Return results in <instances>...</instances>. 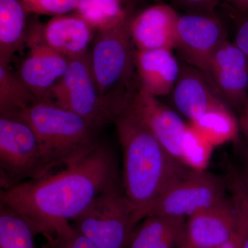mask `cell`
I'll list each match as a JSON object with an SVG mask.
<instances>
[{
  "instance_id": "cell-27",
  "label": "cell",
  "mask_w": 248,
  "mask_h": 248,
  "mask_svg": "<svg viewBox=\"0 0 248 248\" xmlns=\"http://www.w3.org/2000/svg\"><path fill=\"white\" fill-rule=\"evenodd\" d=\"M173 4L186 14L215 11L222 0H171Z\"/></svg>"
},
{
  "instance_id": "cell-1",
  "label": "cell",
  "mask_w": 248,
  "mask_h": 248,
  "mask_svg": "<svg viewBox=\"0 0 248 248\" xmlns=\"http://www.w3.org/2000/svg\"><path fill=\"white\" fill-rule=\"evenodd\" d=\"M121 182L115 154L99 143L91 153L58 172L1 189L0 203L29 222L47 241L71 226L94 199Z\"/></svg>"
},
{
  "instance_id": "cell-5",
  "label": "cell",
  "mask_w": 248,
  "mask_h": 248,
  "mask_svg": "<svg viewBox=\"0 0 248 248\" xmlns=\"http://www.w3.org/2000/svg\"><path fill=\"white\" fill-rule=\"evenodd\" d=\"M72 225L99 248H128L138 224L135 209L119 182L97 196Z\"/></svg>"
},
{
  "instance_id": "cell-30",
  "label": "cell",
  "mask_w": 248,
  "mask_h": 248,
  "mask_svg": "<svg viewBox=\"0 0 248 248\" xmlns=\"http://www.w3.org/2000/svg\"><path fill=\"white\" fill-rule=\"evenodd\" d=\"M240 126L248 139V101L244 108L240 112Z\"/></svg>"
},
{
  "instance_id": "cell-34",
  "label": "cell",
  "mask_w": 248,
  "mask_h": 248,
  "mask_svg": "<svg viewBox=\"0 0 248 248\" xmlns=\"http://www.w3.org/2000/svg\"><path fill=\"white\" fill-rule=\"evenodd\" d=\"M246 162H247V172H248V149L247 153H246Z\"/></svg>"
},
{
  "instance_id": "cell-4",
  "label": "cell",
  "mask_w": 248,
  "mask_h": 248,
  "mask_svg": "<svg viewBox=\"0 0 248 248\" xmlns=\"http://www.w3.org/2000/svg\"><path fill=\"white\" fill-rule=\"evenodd\" d=\"M37 135L18 112L0 114V184L9 188L52 172Z\"/></svg>"
},
{
  "instance_id": "cell-7",
  "label": "cell",
  "mask_w": 248,
  "mask_h": 248,
  "mask_svg": "<svg viewBox=\"0 0 248 248\" xmlns=\"http://www.w3.org/2000/svg\"><path fill=\"white\" fill-rule=\"evenodd\" d=\"M131 19L128 16L117 25L99 31L89 55L99 93L110 102L113 100L110 93L126 86L135 68Z\"/></svg>"
},
{
  "instance_id": "cell-10",
  "label": "cell",
  "mask_w": 248,
  "mask_h": 248,
  "mask_svg": "<svg viewBox=\"0 0 248 248\" xmlns=\"http://www.w3.org/2000/svg\"><path fill=\"white\" fill-rule=\"evenodd\" d=\"M128 102L168 153L187 166L184 140L188 125L177 112L141 86L129 94Z\"/></svg>"
},
{
  "instance_id": "cell-11",
  "label": "cell",
  "mask_w": 248,
  "mask_h": 248,
  "mask_svg": "<svg viewBox=\"0 0 248 248\" xmlns=\"http://www.w3.org/2000/svg\"><path fill=\"white\" fill-rule=\"evenodd\" d=\"M205 74L227 106L241 112L248 101V56L225 41L213 54Z\"/></svg>"
},
{
  "instance_id": "cell-25",
  "label": "cell",
  "mask_w": 248,
  "mask_h": 248,
  "mask_svg": "<svg viewBox=\"0 0 248 248\" xmlns=\"http://www.w3.org/2000/svg\"><path fill=\"white\" fill-rule=\"evenodd\" d=\"M26 11L48 16H62L76 10L78 0H19Z\"/></svg>"
},
{
  "instance_id": "cell-15",
  "label": "cell",
  "mask_w": 248,
  "mask_h": 248,
  "mask_svg": "<svg viewBox=\"0 0 248 248\" xmlns=\"http://www.w3.org/2000/svg\"><path fill=\"white\" fill-rule=\"evenodd\" d=\"M180 15L167 4L148 8L130 22V32L136 50L175 48Z\"/></svg>"
},
{
  "instance_id": "cell-29",
  "label": "cell",
  "mask_w": 248,
  "mask_h": 248,
  "mask_svg": "<svg viewBox=\"0 0 248 248\" xmlns=\"http://www.w3.org/2000/svg\"><path fill=\"white\" fill-rule=\"evenodd\" d=\"M232 8L233 11L244 13L248 11V0H223Z\"/></svg>"
},
{
  "instance_id": "cell-16",
  "label": "cell",
  "mask_w": 248,
  "mask_h": 248,
  "mask_svg": "<svg viewBox=\"0 0 248 248\" xmlns=\"http://www.w3.org/2000/svg\"><path fill=\"white\" fill-rule=\"evenodd\" d=\"M135 68L140 86L155 97L172 93L181 71V62L169 49L135 50Z\"/></svg>"
},
{
  "instance_id": "cell-20",
  "label": "cell",
  "mask_w": 248,
  "mask_h": 248,
  "mask_svg": "<svg viewBox=\"0 0 248 248\" xmlns=\"http://www.w3.org/2000/svg\"><path fill=\"white\" fill-rule=\"evenodd\" d=\"M29 222L9 205L0 203V248H37Z\"/></svg>"
},
{
  "instance_id": "cell-21",
  "label": "cell",
  "mask_w": 248,
  "mask_h": 248,
  "mask_svg": "<svg viewBox=\"0 0 248 248\" xmlns=\"http://www.w3.org/2000/svg\"><path fill=\"white\" fill-rule=\"evenodd\" d=\"M190 125L211 145L231 141L239 132V124L230 108L209 112Z\"/></svg>"
},
{
  "instance_id": "cell-6",
  "label": "cell",
  "mask_w": 248,
  "mask_h": 248,
  "mask_svg": "<svg viewBox=\"0 0 248 248\" xmlns=\"http://www.w3.org/2000/svg\"><path fill=\"white\" fill-rule=\"evenodd\" d=\"M68 59L66 73L50 91L48 102L74 112L99 128L112 122V103L99 93L89 55Z\"/></svg>"
},
{
  "instance_id": "cell-28",
  "label": "cell",
  "mask_w": 248,
  "mask_h": 248,
  "mask_svg": "<svg viewBox=\"0 0 248 248\" xmlns=\"http://www.w3.org/2000/svg\"><path fill=\"white\" fill-rule=\"evenodd\" d=\"M235 23L234 43L248 56V11L239 13L233 11Z\"/></svg>"
},
{
  "instance_id": "cell-17",
  "label": "cell",
  "mask_w": 248,
  "mask_h": 248,
  "mask_svg": "<svg viewBox=\"0 0 248 248\" xmlns=\"http://www.w3.org/2000/svg\"><path fill=\"white\" fill-rule=\"evenodd\" d=\"M92 28L80 16H55L39 33L41 40L67 58L86 53Z\"/></svg>"
},
{
  "instance_id": "cell-19",
  "label": "cell",
  "mask_w": 248,
  "mask_h": 248,
  "mask_svg": "<svg viewBox=\"0 0 248 248\" xmlns=\"http://www.w3.org/2000/svg\"><path fill=\"white\" fill-rule=\"evenodd\" d=\"M26 9L19 0H0V65L9 67L24 40Z\"/></svg>"
},
{
  "instance_id": "cell-31",
  "label": "cell",
  "mask_w": 248,
  "mask_h": 248,
  "mask_svg": "<svg viewBox=\"0 0 248 248\" xmlns=\"http://www.w3.org/2000/svg\"><path fill=\"white\" fill-rule=\"evenodd\" d=\"M213 248H240V246L237 237L236 236V237H234V239L230 240L224 244Z\"/></svg>"
},
{
  "instance_id": "cell-32",
  "label": "cell",
  "mask_w": 248,
  "mask_h": 248,
  "mask_svg": "<svg viewBox=\"0 0 248 248\" xmlns=\"http://www.w3.org/2000/svg\"><path fill=\"white\" fill-rule=\"evenodd\" d=\"M241 177H242L243 182H244L245 187H246V191H247L248 194V172L246 171V174H245L244 175Z\"/></svg>"
},
{
  "instance_id": "cell-26",
  "label": "cell",
  "mask_w": 248,
  "mask_h": 248,
  "mask_svg": "<svg viewBox=\"0 0 248 248\" xmlns=\"http://www.w3.org/2000/svg\"><path fill=\"white\" fill-rule=\"evenodd\" d=\"M47 243L55 248H99L91 240L77 231L73 225Z\"/></svg>"
},
{
  "instance_id": "cell-13",
  "label": "cell",
  "mask_w": 248,
  "mask_h": 248,
  "mask_svg": "<svg viewBox=\"0 0 248 248\" xmlns=\"http://www.w3.org/2000/svg\"><path fill=\"white\" fill-rule=\"evenodd\" d=\"M173 103L190 122L213 111L230 108L205 73L181 60V71L172 91Z\"/></svg>"
},
{
  "instance_id": "cell-12",
  "label": "cell",
  "mask_w": 248,
  "mask_h": 248,
  "mask_svg": "<svg viewBox=\"0 0 248 248\" xmlns=\"http://www.w3.org/2000/svg\"><path fill=\"white\" fill-rule=\"evenodd\" d=\"M236 236L234 210L227 198L187 217L178 248H213Z\"/></svg>"
},
{
  "instance_id": "cell-18",
  "label": "cell",
  "mask_w": 248,
  "mask_h": 248,
  "mask_svg": "<svg viewBox=\"0 0 248 248\" xmlns=\"http://www.w3.org/2000/svg\"><path fill=\"white\" fill-rule=\"evenodd\" d=\"M186 218L149 215L137 226L128 248H178Z\"/></svg>"
},
{
  "instance_id": "cell-23",
  "label": "cell",
  "mask_w": 248,
  "mask_h": 248,
  "mask_svg": "<svg viewBox=\"0 0 248 248\" xmlns=\"http://www.w3.org/2000/svg\"><path fill=\"white\" fill-rule=\"evenodd\" d=\"M76 10L92 29L99 31L117 25L128 16L121 0H78Z\"/></svg>"
},
{
  "instance_id": "cell-3",
  "label": "cell",
  "mask_w": 248,
  "mask_h": 248,
  "mask_svg": "<svg viewBox=\"0 0 248 248\" xmlns=\"http://www.w3.org/2000/svg\"><path fill=\"white\" fill-rule=\"evenodd\" d=\"M32 127L54 169L82 159L97 147L99 128L50 102H37L18 112Z\"/></svg>"
},
{
  "instance_id": "cell-33",
  "label": "cell",
  "mask_w": 248,
  "mask_h": 248,
  "mask_svg": "<svg viewBox=\"0 0 248 248\" xmlns=\"http://www.w3.org/2000/svg\"><path fill=\"white\" fill-rule=\"evenodd\" d=\"M42 248H55L53 246H52L51 244H49V243H46V244L45 245V246H44L43 247H42Z\"/></svg>"
},
{
  "instance_id": "cell-14",
  "label": "cell",
  "mask_w": 248,
  "mask_h": 248,
  "mask_svg": "<svg viewBox=\"0 0 248 248\" xmlns=\"http://www.w3.org/2000/svg\"><path fill=\"white\" fill-rule=\"evenodd\" d=\"M30 52L22 62L17 75L39 102H48L50 91L68 68L69 59L32 36Z\"/></svg>"
},
{
  "instance_id": "cell-22",
  "label": "cell",
  "mask_w": 248,
  "mask_h": 248,
  "mask_svg": "<svg viewBox=\"0 0 248 248\" xmlns=\"http://www.w3.org/2000/svg\"><path fill=\"white\" fill-rule=\"evenodd\" d=\"M37 102L17 73L0 65V114L19 112Z\"/></svg>"
},
{
  "instance_id": "cell-9",
  "label": "cell",
  "mask_w": 248,
  "mask_h": 248,
  "mask_svg": "<svg viewBox=\"0 0 248 248\" xmlns=\"http://www.w3.org/2000/svg\"><path fill=\"white\" fill-rule=\"evenodd\" d=\"M226 40V27L215 11L180 15L174 49L187 64L205 73L213 54Z\"/></svg>"
},
{
  "instance_id": "cell-2",
  "label": "cell",
  "mask_w": 248,
  "mask_h": 248,
  "mask_svg": "<svg viewBox=\"0 0 248 248\" xmlns=\"http://www.w3.org/2000/svg\"><path fill=\"white\" fill-rule=\"evenodd\" d=\"M128 97L116 103L115 124L123 155L122 186L139 224L168 189L187 172L129 106Z\"/></svg>"
},
{
  "instance_id": "cell-24",
  "label": "cell",
  "mask_w": 248,
  "mask_h": 248,
  "mask_svg": "<svg viewBox=\"0 0 248 248\" xmlns=\"http://www.w3.org/2000/svg\"><path fill=\"white\" fill-rule=\"evenodd\" d=\"M228 187L236 217V234L240 248H248V194L242 177L232 172Z\"/></svg>"
},
{
  "instance_id": "cell-8",
  "label": "cell",
  "mask_w": 248,
  "mask_h": 248,
  "mask_svg": "<svg viewBox=\"0 0 248 248\" xmlns=\"http://www.w3.org/2000/svg\"><path fill=\"white\" fill-rule=\"evenodd\" d=\"M228 187L226 181L213 173L188 170L161 196L147 216L187 218L226 200Z\"/></svg>"
}]
</instances>
